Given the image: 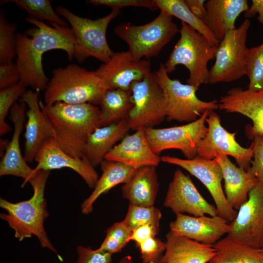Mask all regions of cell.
Returning a JSON list of instances; mask_svg holds the SVG:
<instances>
[{
	"label": "cell",
	"mask_w": 263,
	"mask_h": 263,
	"mask_svg": "<svg viewBox=\"0 0 263 263\" xmlns=\"http://www.w3.org/2000/svg\"><path fill=\"white\" fill-rule=\"evenodd\" d=\"M20 81L18 67L13 61L0 64V89L17 84Z\"/></svg>",
	"instance_id": "b9f144b4"
},
{
	"label": "cell",
	"mask_w": 263,
	"mask_h": 263,
	"mask_svg": "<svg viewBox=\"0 0 263 263\" xmlns=\"http://www.w3.org/2000/svg\"><path fill=\"white\" fill-rule=\"evenodd\" d=\"M56 10L71 26L75 38L74 57L78 62L90 56L104 63L110 59L114 52L108 43L106 32L110 22L120 14V10H112L107 16L95 20L79 17L61 6H57Z\"/></svg>",
	"instance_id": "52a82bcc"
},
{
	"label": "cell",
	"mask_w": 263,
	"mask_h": 263,
	"mask_svg": "<svg viewBox=\"0 0 263 263\" xmlns=\"http://www.w3.org/2000/svg\"><path fill=\"white\" fill-rule=\"evenodd\" d=\"M26 86L21 81L17 84L0 91V135L11 131V126L5 122L9 110L19 97L26 91Z\"/></svg>",
	"instance_id": "8d00e7d4"
},
{
	"label": "cell",
	"mask_w": 263,
	"mask_h": 263,
	"mask_svg": "<svg viewBox=\"0 0 263 263\" xmlns=\"http://www.w3.org/2000/svg\"><path fill=\"white\" fill-rule=\"evenodd\" d=\"M209 112L210 110L206 111L197 120L184 125L145 129L152 150L158 154L166 150L177 149L182 151L187 159L197 156L198 144L208 130L205 122Z\"/></svg>",
	"instance_id": "8fae6325"
},
{
	"label": "cell",
	"mask_w": 263,
	"mask_h": 263,
	"mask_svg": "<svg viewBox=\"0 0 263 263\" xmlns=\"http://www.w3.org/2000/svg\"><path fill=\"white\" fill-rule=\"evenodd\" d=\"M133 107L127 118L130 129L145 130L160 124L166 118V103L161 88L151 72L131 87Z\"/></svg>",
	"instance_id": "30bf717a"
},
{
	"label": "cell",
	"mask_w": 263,
	"mask_h": 263,
	"mask_svg": "<svg viewBox=\"0 0 263 263\" xmlns=\"http://www.w3.org/2000/svg\"><path fill=\"white\" fill-rule=\"evenodd\" d=\"M159 187L156 167L144 166L135 169L122 185L121 191L130 204L148 207L154 206Z\"/></svg>",
	"instance_id": "4316f807"
},
{
	"label": "cell",
	"mask_w": 263,
	"mask_h": 263,
	"mask_svg": "<svg viewBox=\"0 0 263 263\" xmlns=\"http://www.w3.org/2000/svg\"><path fill=\"white\" fill-rule=\"evenodd\" d=\"M169 227L179 235L212 245L230 231L229 223L219 215L196 217L178 213Z\"/></svg>",
	"instance_id": "d6986e66"
},
{
	"label": "cell",
	"mask_w": 263,
	"mask_h": 263,
	"mask_svg": "<svg viewBox=\"0 0 263 263\" xmlns=\"http://www.w3.org/2000/svg\"><path fill=\"white\" fill-rule=\"evenodd\" d=\"M218 108L226 113H239L250 118L253 126L249 125L245 129L248 138L255 134L263 135V91L233 88L221 97Z\"/></svg>",
	"instance_id": "ffe728a7"
},
{
	"label": "cell",
	"mask_w": 263,
	"mask_h": 263,
	"mask_svg": "<svg viewBox=\"0 0 263 263\" xmlns=\"http://www.w3.org/2000/svg\"><path fill=\"white\" fill-rule=\"evenodd\" d=\"M252 140L253 157L250 168L247 170L259 181L263 182V135L255 134L249 138Z\"/></svg>",
	"instance_id": "f35d334b"
},
{
	"label": "cell",
	"mask_w": 263,
	"mask_h": 263,
	"mask_svg": "<svg viewBox=\"0 0 263 263\" xmlns=\"http://www.w3.org/2000/svg\"><path fill=\"white\" fill-rule=\"evenodd\" d=\"M173 17L160 11L150 22L140 25L125 22L114 29L115 34L127 43L128 52L135 61L156 56L180 29Z\"/></svg>",
	"instance_id": "8992f818"
},
{
	"label": "cell",
	"mask_w": 263,
	"mask_h": 263,
	"mask_svg": "<svg viewBox=\"0 0 263 263\" xmlns=\"http://www.w3.org/2000/svg\"><path fill=\"white\" fill-rule=\"evenodd\" d=\"M159 226L152 224L140 226L132 232L130 241L135 242L138 245L146 240L155 237L158 233Z\"/></svg>",
	"instance_id": "7bdbcfd3"
},
{
	"label": "cell",
	"mask_w": 263,
	"mask_h": 263,
	"mask_svg": "<svg viewBox=\"0 0 263 263\" xmlns=\"http://www.w3.org/2000/svg\"><path fill=\"white\" fill-rule=\"evenodd\" d=\"M26 22L36 26L25 33H17V60L20 81L35 90L45 91L49 81L43 70V55L59 49L66 52L70 61L74 57L75 38L71 28L42 21L30 17Z\"/></svg>",
	"instance_id": "6da1fadb"
},
{
	"label": "cell",
	"mask_w": 263,
	"mask_h": 263,
	"mask_svg": "<svg viewBox=\"0 0 263 263\" xmlns=\"http://www.w3.org/2000/svg\"><path fill=\"white\" fill-rule=\"evenodd\" d=\"M229 224L230 231L226 235L255 248L263 246V182L258 181L250 190L247 200Z\"/></svg>",
	"instance_id": "5bb4252c"
},
{
	"label": "cell",
	"mask_w": 263,
	"mask_h": 263,
	"mask_svg": "<svg viewBox=\"0 0 263 263\" xmlns=\"http://www.w3.org/2000/svg\"><path fill=\"white\" fill-rule=\"evenodd\" d=\"M166 237L163 263H208L215 254L213 245L196 242L170 230Z\"/></svg>",
	"instance_id": "603a6c76"
},
{
	"label": "cell",
	"mask_w": 263,
	"mask_h": 263,
	"mask_svg": "<svg viewBox=\"0 0 263 263\" xmlns=\"http://www.w3.org/2000/svg\"><path fill=\"white\" fill-rule=\"evenodd\" d=\"M213 246L215 254L208 263H263V253L242 244L228 235Z\"/></svg>",
	"instance_id": "f1b7e54d"
},
{
	"label": "cell",
	"mask_w": 263,
	"mask_h": 263,
	"mask_svg": "<svg viewBox=\"0 0 263 263\" xmlns=\"http://www.w3.org/2000/svg\"><path fill=\"white\" fill-rule=\"evenodd\" d=\"M185 2L191 12L198 19L204 22L207 10L204 4L205 0H185Z\"/></svg>",
	"instance_id": "ee69618b"
},
{
	"label": "cell",
	"mask_w": 263,
	"mask_h": 263,
	"mask_svg": "<svg viewBox=\"0 0 263 263\" xmlns=\"http://www.w3.org/2000/svg\"><path fill=\"white\" fill-rule=\"evenodd\" d=\"M249 19H244L235 29L227 32L220 41L215 54V61L209 70V84L230 82L246 75L249 48L246 46Z\"/></svg>",
	"instance_id": "9c48e42d"
},
{
	"label": "cell",
	"mask_w": 263,
	"mask_h": 263,
	"mask_svg": "<svg viewBox=\"0 0 263 263\" xmlns=\"http://www.w3.org/2000/svg\"><path fill=\"white\" fill-rule=\"evenodd\" d=\"M17 25L7 20L3 11L0 12V64L12 61L16 57Z\"/></svg>",
	"instance_id": "d6a6232c"
},
{
	"label": "cell",
	"mask_w": 263,
	"mask_h": 263,
	"mask_svg": "<svg viewBox=\"0 0 263 263\" xmlns=\"http://www.w3.org/2000/svg\"><path fill=\"white\" fill-rule=\"evenodd\" d=\"M149 59L135 61L127 51L114 52L96 71L108 90L131 91L134 82L142 80L151 73Z\"/></svg>",
	"instance_id": "2e32d148"
},
{
	"label": "cell",
	"mask_w": 263,
	"mask_h": 263,
	"mask_svg": "<svg viewBox=\"0 0 263 263\" xmlns=\"http://www.w3.org/2000/svg\"><path fill=\"white\" fill-rule=\"evenodd\" d=\"M38 162L35 172L40 170L50 171L63 168H70L78 173L90 188H94L98 175L89 163L82 158H75L65 153L54 138L48 140L35 158Z\"/></svg>",
	"instance_id": "7402d4cb"
},
{
	"label": "cell",
	"mask_w": 263,
	"mask_h": 263,
	"mask_svg": "<svg viewBox=\"0 0 263 263\" xmlns=\"http://www.w3.org/2000/svg\"><path fill=\"white\" fill-rule=\"evenodd\" d=\"M137 246L143 263H155L166 250V243L155 237L146 240Z\"/></svg>",
	"instance_id": "74e56055"
},
{
	"label": "cell",
	"mask_w": 263,
	"mask_h": 263,
	"mask_svg": "<svg viewBox=\"0 0 263 263\" xmlns=\"http://www.w3.org/2000/svg\"><path fill=\"white\" fill-rule=\"evenodd\" d=\"M179 33L180 38L164 64L165 69L169 74L177 65H184L189 71L187 84L198 89L200 85L209 84L207 64L215 58L218 46L211 45L204 36L183 22Z\"/></svg>",
	"instance_id": "5b68a950"
},
{
	"label": "cell",
	"mask_w": 263,
	"mask_h": 263,
	"mask_svg": "<svg viewBox=\"0 0 263 263\" xmlns=\"http://www.w3.org/2000/svg\"><path fill=\"white\" fill-rule=\"evenodd\" d=\"M215 159L222 169L226 200L237 211L247 200L249 192L259 181L248 171L236 167L226 155H219Z\"/></svg>",
	"instance_id": "cb8c5ba5"
},
{
	"label": "cell",
	"mask_w": 263,
	"mask_h": 263,
	"mask_svg": "<svg viewBox=\"0 0 263 263\" xmlns=\"http://www.w3.org/2000/svg\"><path fill=\"white\" fill-rule=\"evenodd\" d=\"M155 263H163L162 261V257L160 259H159Z\"/></svg>",
	"instance_id": "7dc6e473"
},
{
	"label": "cell",
	"mask_w": 263,
	"mask_h": 263,
	"mask_svg": "<svg viewBox=\"0 0 263 263\" xmlns=\"http://www.w3.org/2000/svg\"><path fill=\"white\" fill-rule=\"evenodd\" d=\"M104 159L124 164L135 169L157 167L161 157L151 149L143 129L127 134L108 152Z\"/></svg>",
	"instance_id": "44dd1931"
},
{
	"label": "cell",
	"mask_w": 263,
	"mask_h": 263,
	"mask_svg": "<svg viewBox=\"0 0 263 263\" xmlns=\"http://www.w3.org/2000/svg\"><path fill=\"white\" fill-rule=\"evenodd\" d=\"M16 5L25 11L35 19L46 20L51 23L67 27L68 23L53 9L49 0H12Z\"/></svg>",
	"instance_id": "1f68e13d"
},
{
	"label": "cell",
	"mask_w": 263,
	"mask_h": 263,
	"mask_svg": "<svg viewBox=\"0 0 263 263\" xmlns=\"http://www.w3.org/2000/svg\"><path fill=\"white\" fill-rule=\"evenodd\" d=\"M89 2L94 6H106L112 10H120L125 7H144L152 11L158 9L154 0H90Z\"/></svg>",
	"instance_id": "ab89813d"
},
{
	"label": "cell",
	"mask_w": 263,
	"mask_h": 263,
	"mask_svg": "<svg viewBox=\"0 0 263 263\" xmlns=\"http://www.w3.org/2000/svg\"><path fill=\"white\" fill-rule=\"evenodd\" d=\"M160 11L176 17L204 36L213 46H218L220 41L205 22L190 10L184 0H154Z\"/></svg>",
	"instance_id": "4dcf8cb0"
},
{
	"label": "cell",
	"mask_w": 263,
	"mask_h": 263,
	"mask_svg": "<svg viewBox=\"0 0 263 263\" xmlns=\"http://www.w3.org/2000/svg\"><path fill=\"white\" fill-rule=\"evenodd\" d=\"M118 263H133L132 257L131 256H126L119 261Z\"/></svg>",
	"instance_id": "bcb514c9"
},
{
	"label": "cell",
	"mask_w": 263,
	"mask_h": 263,
	"mask_svg": "<svg viewBox=\"0 0 263 263\" xmlns=\"http://www.w3.org/2000/svg\"><path fill=\"white\" fill-rule=\"evenodd\" d=\"M99 105L104 126L127 119L133 107L132 91L107 90Z\"/></svg>",
	"instance_id": "f546056e"
},
{
	"label": "cell",
	"mask_w": 263,
	"mask_h": 263,
	"mask_svg": "<svg viewBox=\"0 0 263 263\" xmlns=\"http://www.w3.org/2000/svg\"><path fill=\"white\" fill-rule=\"evenodd\" d=\"M40 91L29 90L21 97L20 101L28 107L25 125L24 158L27 162L35 160L44 143L54 138L52 126L39 104Z\"/></svg>",
	"instance_id": "e0dca14e"
},
{
	"label": "cell",
	"mask_w": 263,
	"mask_h": 263,
	"mask_svg": "<svg viewBox=\"0 0 263 263\" xmlns=\"http://www.w3.org/2000/svg\"><path fill=\"white\" fill-rule=\"evenodd\" d=\"M49 174L50 171H38L35 177L30 182L34 193L27 200L12 203L0 198V207L7 213H1L0 216L14 230L15 236L19 241L34 235L42 247L55 252L59 260L62 261L49 239L44 227V222L49 215L44 190Z\"/></svg>",
	"instance_id": "3957f363"
},
{
	"label": "cell",
	"mask_w": 263,
	"mask_h": 263,
	"mask_svg": "<svg viewBox=\"0 0 263 263\" xmlns=\"http://www.w3.org/2000/svg\"><path fill=\"white\" fill-rule=\"evenodd\" d=\"M132 232L123 220L114 223L107 230L106 237L98 249L111 254L120 252L131 241Z\"/></svg>",
	"instance_id": "e575fe53"
},
{
	"label": "cell",
	"mask_w": 263,
	"mask_h": 263,
	"mask_svg": "<svg viewBox=\"0 0 263 263\" xmlns=\"http://www.w3.org/2000/svg\"><path fill=\"white\" fill-rule=\"evenodd\" d=\"M161 161L179 166L199 180L211 194L218 215L228 223L236 217L237 211L228 204L222 187L223 179L222 169L217 160H207L198 156L192 159H181L163 156Z\"/></svg>",
	"instance_id": "4fadbf2b"
},
{
	"label": "cell",
	"mask_w": 263,
	"mask_h": 263,
	"mask_svg": "<svg viewBox=\"0 0 263 263\" xmlns=\"http://www.w3.org/2000/svg\"><path fill=\"white\" fill-rule=\"evenodd\" d=\"M26 107L25 103L16 102L10 110V119L14 123V131L0 163V176L13 175L22 178L24 180L22 187L27 182L30 183L38 172H35L34 169L28 166L20 149L19 136L25 120Z\"/></svg>",
	"instance_id": "ac0fdd59"
},
{
	"label": "cell",
	"mask_w": 263,
	"mask_h": 263,
	"mask_svg": "<svg viewBox=\"0 0 263 263\" xmlns=\"http://www.w3.org/2000/svg\"><path fill=\"white\" fill-rule=\"evenodd\" d=\"M102 174L98 178L93 192L82 203V213L90 214L97 198L116 186L126 183L136 169L124 164L104 159L101 163Z\"/></svg>",
	"instance_id": "83f0119b"
},
{
	"label": "cell",
	"mask_w": 263,
	"mask_h": 263,
	"mask_svg": "<svg viewBox=\"0 0 263 263\" xmlns=\"http://www.w3.org/2000/svg\"><path fill=\"white\" fill-rule=\"evenodd\" d=\"M154 73L164 96L166 117L169 121L190 123L199 118L206 111L219 109L216 99L201 100L196 94L197 88L183 84L178 79L170 78L164 64H160Z\"/></svg>",
	"instance_id": "ba28073f"
},
{
	"label": "cell",
	"mask_w": 263,
	"mask_h": 263,
	"mask_svg": "<svg viewBox=\"0 0 263 263\" xmlns=\"http://www.w3.org/2000/svg\"><path fill=\"white\" fill-rule=\"evenodd\" d=\"M107 90L96 71H88L71 64L53 71L52 76L44 91V104L51 105L61 102L97 105Z\"/></svg>",
	"instance_id": "277c9868"
},
{
	"label": "cell",
	"mask_w": 263,
	"mask_h": 263,
	"mask_svg": "<svg viewBox=\"0 0 263 263\" xmlns=\"http://www.w3.org/2000/svg\"><path fill=\"white\" fill-rule=\"evenodd\" d=\"M246 75L249 79L248 90L263 91V42L249 48L246 66Z\"/></svg>",
	"instance_id": "836d02e7"
},
{
	"label": "cell",
	"mask_w": 263,
	"mask_h": 263,
	"mask_svg": "<svg viewBox=\"0 0 263 263\" xmlns=\"http://www.w3.org/2000/svg\"><path fill=\"white\" fill-rule=\"evenodd\" d=\"M161 217L160 210L154 206L146 207L130 204L123 221L132 231L136 228L147 224L159 226Z\"/></svg>",
	"instance_id": "d590c367"
},
{
	"label": "cell",
	"mask_w": 263,
	"mask_h": 263,
	"mask_svg": "<svg viewBox=\"0 0 263 263\" xmlns=\"http://www.w3.org/2000/svg\"><path fill=\"white\" fill-rule=\"evenodd\" d=\"M205 7L204 22L220 42L227 32L236 28V19L249 8L246 0H209Z\"/></svg>",
	"instance_id": "d4e9b609"
},
{
	"label": "cell",
	"mask_w": 263,
	"mask_h": 263,
	"mask_svg": "<svg viewBox=\"0 0 263 263\" xmlns=\"http://www.w3.org/2000/svg\"><path fill=\"white\" fill-rule=\"evenodd\" d=\"M260 250L263 253V246L260 249Z\"/></svg>",
	"instance_id": "c3c4849f"
},
{
	"label": "cell",
	"mask_w": 263,
	"mask_h": 263,
	"mask_svg": "<svg viewBox=\"0 0 263 263\" xmlns=\"http://www.w3.org/2000/svg\"><path fill=\"white\" fill-rule=\"evenodd\" d=\"M250 7L244 12V17L248 19L257 14H258L257 19L263 25V0H252Z\"/></svg>",
	"instance_id": "f6af8a7d"
},
{
	"label": "cell",
	"mask_w": 263,
	"mask_h": 263,
	"mask_svg": "<svg viewBox=\"0 0 263 263\" xmlns=\"http://www.w3.org/2000/svg\"><path fill=\"white\" fill-rule=\"evenodd\" d=\"M78 259L76 263H111L112 254L90 247L78 245L76 247Z\"/></svg>",
	"instance_id": "60d3db41"
},
{
	"label": "cell",
	"mask_w": 263,
	"mask_h": 263,
	"mask_svg": "<svg viewBox=\"0 0 263 263\" xmlns=\"http://www.w3.org/2000/svg\"><path fill=\"white\" fill-rule=\"evenodd\" d=\"M129 130L126 119L97 128L88 138L82 159L94 168L97 167Z\"/></svg>",
	"instance_id": "484cf974"
},
{
	"label": "cell",
	"mask_w": 263,
	"mask_h": 263,
	"mask_svg": "<svg viewBox=\"0 0 263 263\" xmlns=\"http://www.w3.org/2000/svg\"><path fill=\"white\" fill-rule=\"evenodd\" d=\"M164 206L175 214L187 213L196 217L219 215L216 207L205 199L190 178L179 169L175 171L169 184Z\"/></svg>",
	"instance_id": "9a60e30c"
},
{
	"label": "cell",
	"mask_w": 263,
	"mask_h": 263,
	"mask_svg": "<svg viewBox=\"0 0 263 263\" xmlns=\"http://www.w3.org/2000/svg\"><path fill=\"white\" fill-rule=\"evenodd\" d=\"M39 104L52 126L57 145L72 157L82 158L90 135L104 126L100 108L90 103L61 102L46 105L40 100Z\"/></svg>",
	"instance_id": "7a4b0ae2"
},
{
	"label": "cell",
	"mask_w": 263,
	"mask_h": 263,
	"mask_svg": "<svg viewBox=\"0 0 263 263\" xmlns=\"http://www.w3.org/2000/svg\"><path fill=\"white\" fill-rule=\"evenodd\" d=\"M207 132L198 144L197 154L201 158L212 160L221 155H230L239 167L247 170L253 157V146L245 148L235 140V133H230L221 124V118L214 110L210 111L206 120Z\"/></svg>",
	"instance_id": "7c38bea8"
}]
</instances>
